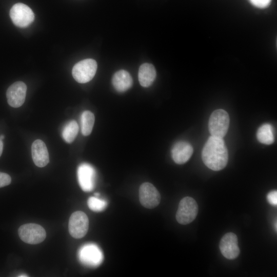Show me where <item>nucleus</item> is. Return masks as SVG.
Masks as SVG:
<instances>
[{
  "instance_id": "obj_23",
  "label": "nucleus",
  "mask_w": 277,
  "mask_h": 277,
  "mask_svg": "<svg viewBox=\"0 0 277 277\" xmlns=\"http://www.w3.org/2000/svg\"><path fill=\"white\" fill-rule=\"evenodd\" d=\"M267 200L270 204L276 206L277 205L276 190H272L269 192L267 195Z\"/></svg>"
},
{
  "instance_id": "obj_9",
  "label": "nucleus",
  "mask_w": 277,
  "mask_h": 277,
  "mask_svg": "<svg viewBox=\"0 0 277 277\" xmlns=\"http://www.w3.org/2000/svg\"><path fill=\"white\" fill-rule=\"evenodd\" d=\"M139 200L143 206L152 209L160 204L161 195L152 184L145 182L140 187Z\"/></svg>"
},
{
  "instance_id": "obj_11",
  "label": "nucleus",
  "mask_w": 277,
  "mask_h": 277,
  "mask_svg": "<svg viewBox=\"0 0 277 277\" xmlns=\"http://www.w3.org/2000/svg\"><path fill=\"white\" fill-rule=\"evenodd\" d=\"M219 248L222 254L226 259H236L240 252L237 236L232 232L226 233L220 241Z\"/></svg>"
},
{
  "instance_id": "obj_5",
  "label": "nucleus",
  "mask_w": 277,
  "mask_h": 277,
  "mask_svg": "<svg viewBox=\"0 0 277 277\" xmlns=\"http://www.w3.org/2000/svg\"><path fill=\"white\" fill-rule=\"evenodd\" d=\"M78 255L80 262L90 267L99 266L104 259L101 249L93 243L86 244L81 247Z\"/></svg>"
},
{
  "instance_id": "obj_10",
  "label": "nucleus",
  "mask_w": 277,
  "mask_h": 277,
  "mask_svg": "<svg viewBox=\"0 0 277 277\" xmlns=\"http://www.w3.org/2000/svg\"><path fill=\"white\" fill-rule=\"evenodd\" d=\"M77 178L82 189L86 192L92 190L95 186L96 172L90 164L83 163L77 169Z\"/></svg>"
},
{
  "instance_id": "obj_3",
  "label": "nucleus",
  "mask_w": 277,
  "mask_h": 277,
  "mask_svg": "<svg viewBox=\"0 0 277 277\" xmlns=\"http://www.w3.org/2000/svg\"><path fill=\"white\" fill-rule=\"evenodd\" d=\"M96 62L91 58L83 60L73 67L72 74L74 80L79 83H86L94 76L97 70Z\"/></svg>"
},
{
  "instance_id": "obj_1",
  "label": "nucleus",
  "mask_w": 277,
  "mask_h": 277,
  "mask_svg": "<svg viewBox=\"0 0 277 277\" xmlns=\"http://www.w3.org/2000/svg\"><path fill=\"white\" fill-rule=\"evenodd\" d=\"M202 159L204 164L212 170L224 169L228 162V153L223 139L211 135L203 148Z\"/></svg>"
},
{
  "instance_id": "obj_18",
  "label": "nucleus",
  "mask_w": 277,
  "mask_h": 277,
  "mask_svg": "<svg viewBox=\"0 0 277 277\" xmlns=\"http://www.w3.org/2000/svg\"><path fill=\"white\" fill-rule=\"evenodd\" d=\"M95 117L90 111H84L81 116V132L83 135L88 136L92 132Z\"/></svg>"
},
{
  "instance_id": "obj_25",
  "label": "nucleus",
  "mask_w": 277,
  "mask_h": 277,
  "mask_svg": "<svg viewBox=\"0 0 277 277\" xmlns=\"http://www.w3.org/2000/svg\"><path fill=\"white\" fill-rule=\"evenodd\" d=\"M274 228L275 229V231H276V229H277V226H276V221H275V223L274 224Z\"/></svg>"
},
{
  "instance_id": "obj_20",
  "label": "nucleus",
  "mask_w": 277,
  "mask_h": 277,
  "mask_svg": "<svg viewBox=\"0 0 277 277\" xmlns=\"http://www.w3.org/2000/svg\"><path fill=\"white\" fill-rule=\"evenodd\" d=\"M87 204L89 208L95 212L103 211L107 206V202L98 196H92L88 199Z\"/></svg>"
},
{
  "instance_id": "obj_4",
  "label": "nucleus",
  "mask_w": 277,
  "mask_h": 277,
  "mask_svg": "<svg viewBox=\"0 0 277 277\" xmlns=\"http://www.w3.org/2000/svg\"><path fill=\"white\" fill-rule=\"evenodd\" d=\"M198 206L195 200L186 196L180 202L176 213V219L179 223L187 225L192 222L196 217Z\"/></svg>"
},
{
  "instance_id": "obj_26",
  "label": "nucleus",
  "mask_w": 277,
  "mask_h": 277,
  "mask_svg": "<svg viewBox=\"0 0 277 277\" xmlns=\"http://www.w3.org/2000/svg\"><path fill=\"white\" fill-rule=\"evenodd\" d=\"M4 137H5V136L4 135H3V134L0 136V138L1 140H3L4 138Z\"/></svg>"
},
{
  "instance_id": "obj_2",
  "label": "nucleus",
  "mask_w": 277,
  "mask_h": 277,
  "mask_svg": "<svg viewBox=\"0 0 277 277\" xmlns=\"http://www.w3.org/2000/svg\"><path fill=\"white\" fill-rule=\"evenodd\" d=\"M229 116L223 109H217L211 114L208 128L211 136L223 138L226 134L229 126Z\"/></svg>"
},
{
  "instance_id": "obj_16",
  "label": "nucleus",
  "mask_w": 277,
  "mask_h": 277,
  "mask_svg": "<svg viewBox=\"0 0 277 277\" xmlns=\"http://www.w3.org/2000/svg\"><path fill=\"white\" fill-rule=\"evenodd\" d=\"M156 77V70L153 65L144 63L141 65L138 73V81L144 87L151 86Z\"/></svg>"
},
{
  "instance_id": "obj_6",
  "label": "nucleus",
  "mask_w": 277,
  "mask_h": 277,
  "mask_svg": "<svg viewBox=\"0 0 277 277\" xmlns=\"http://www.w3.org/2000/svg\"><path fill=\"white\" fill-rule=\"evenodd\" d=\"M18 235L24 242L30 244H37L46 238V232L39 225L29 223L20 226L18 230Z\"/></svg>"
},
{
  "instance_id": "obj_12",
  "label": "nucleus",
  "mask_w": 277,
  "mask_h": 277,
  "mask_svg": "<svg viewBox=\"0 0 277 277\" xmlns=\"http://www.w3.org/2000/svg\"><path fill=\"white\" fill-rule=\"evenodd\" d=\"M27 92V86L23 82L18 81L9 86L6 92L8 104L12 107L18 108L24 103Z\"/></svg>"
},
{
  "instance_id": "obj_8",
  "label": "nucleus",
  "mask_w": 277,
  "mask_h": 277,
  "mask_svg": "<svg viewBox=\"0 0 277 277\" xmlns=\"http://www.w3.org/2000/svg\"><path fill=\"white\" fill-rule=\"evenodd\" d=\"M89 228V220L83 211H77L71 215L68 224L69 232L75 239L84 237Z\"/></svg>"
},
{
  "instance_id": "obj_7",
  "label": "nucleus",
  "mask_w": 277,
  "mask_h": 277,
  "mask_svg": "<svg viewBox=\"0 0 277 277\" xmlns=\"http://www.w3.org/2000/svg\"><path fill=\"white\" fill-rule=\"evenodd\" d=\"M10 16L17 27L25 28L34 21V14L31 9L23 3H16L10 9Z\"/></svg>"
},
{
  "instance_id": "obj_24",
  "label": "nucleus",
  "mask_w": 277,
  "mask_h": 277,
  "mask_svg": "<svg viewBox=\"0 0 277 277\" xmlns=\"http://www.w3.org/2000/svg\"><path fill=\"white\" fill-rule=\"evenodd\" d=\"M3 149V143L2 140L0 138V156L2 154Z\"/></svg>"
},
{
  "instance_id": "obj_13",
  "label": "nucleus",
  "mask_w": 277,
  "mask_h": 277,
  "mask_svg": "<svg viewBox=\"0 0 277 277\" xmlns=\"http://www.w3.org/2000/svg\"><path fill=\"white\" fill-rule=\"evenodd\" d=\"M193 152L191 145L185 141L176 142L171 149V156L174 162L177 164L187 162Z\"/></svg>"
},
{
  "instance_id": "obj_15",
  "label": "nucleus",
  "mask_w": 277,
  "mask_h": 277,
  "mask_svg": "<svg viewBox=\"0 0 277 277\" xmlns=\"http://www.w3.org/2000/svg\"><path fill=\"white\" fill-rule=\"evenodd\" d=\"M112 84L117 91L124 92L131 88L133 80L128 72L120 70L114 74L112 78Z\"/></svg>"
},
{
  "instance_id": "obj_14",
  "label": "nucleus",
  "mask_w": 277,
  "mask_h": 277,
  "mask_svg": "<svg viewBox=\"0 0 277 277\" xmlns=\"http://www.w3.org/2000/svg\"><path fill=\"white\" fill-rule=\"evenodd\" d=\"M32 157L35 165L44 167L49 162V156L45 143L41 140H36L31 146Z\"/></svg>"
},
{
  "instance_id": "obj_19",
  "label": "nucleus",
  "mask_w": 277,
  "mask_h": 277,
  "mask_svg": "<svg viewBox=\"0 0 277 277\" xmlns=\"http://www.w3.org/2000/svg\"><path fill=\"white\" fill-rule=\"evenodd\" d=\"M79 127L77 122L74 120H72L67 123L64 126L62 136L65 141L68 143H72L78 132Z\"/></svg>"
},
{
  "instance_id": "obj_21",
  "label": "nucleus",
  "mask_w": 277,
  "mask_h": 277,
  "mask_svg": "<svg viewBox=\"0 0 277 277\" xmlns=\"http://www.w3.org/2000/svg\"><path fill=\"white\" fill-rule=\"evenodd\" d=\"M248 1L254 7L263 9L270 5L272 0H248Z\"/></svg>"
},
{
  "instance_id": "obj_22",
  "label": "nucleus",
  "mask_w": 277,
  "mask_h": 277,
  "mask_svg": "<svg viewBox=\"0 0 277 277\" xmlns=\"http://www.w3.org/2000/svg\"><path fill=\"white\" fill-rule=\"evenodd\" d=\"M11 182V178L9 174L0 172V188L9 185Z\"/></svg>"
},
{
  "instance_id": "obj_17",
  "label": "nucleus",
  "mask_w": 277,
  "mask_h": 277,
  "mask_svg": "<svg viewBox=\"0 0 277 277\" xmlns=\"http://www.w3.org/2000/svg\"><path fill=\"white\" fill-rule=\"evenodd\" d=\"M258 140L261 143L270 145L274 141V131L273 126L269 123L261 126L256 132Z\"/></svg>"
}]
</instances>
